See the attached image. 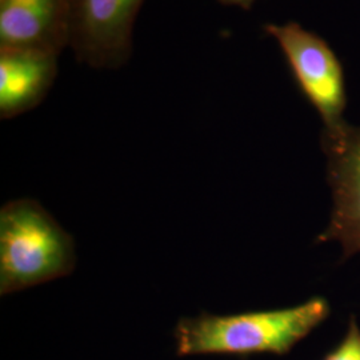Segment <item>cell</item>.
I'll use <instances>...</instances> for the list:
<instances>
[{"label":"cell","mask_w":360,"mask_h":360,"mask_svg":"<svg viewBox=\"0 0 360 360\" xmlns=\"http://www.w3.org/2000/svg\"><path fill=\"white\" fill-rule=\"evenodd\" d=\"M144 0H72L68 44L92 67L115 68L132 50V28Z\"/></svg>","instance_id":"cell-5"},{"label":"cell","mask_w":360,"mask_h":360,"mask_svg":"<svg viewBox=\"0 0 360 360\" xmlns=\"http://www.w3.org/2000/svg\"><path fill=\"white\" fill-rule=\"evenodd\" d=\"M321 143L333 211L318 242H338L347 259L360 254V126L346 120L335 129H323Z\"/></svg>","instance_id":"cell-4"},{"label":"cell","mask_w":360,"mask_h":360,"mask_svg":"<svg viewBox=\"0 0 360 360\" xmlns=\"http://www.w3.org/2000/svg\"><path fill=\"white\" fill-rule=\"evenodd\" d=\"M72 0H0V49L59 52L68 44Z\"/></svg>","instance_id":"cell-6"},{"label":"cell","mask_w":360,"mask_h":360,"mask_svg":"<svg viewBox=\"0 0 360 360\" xmlns=\"http://www.w3.org/2000/svg\"><path fill=\"white\" fill-rule=\"evenodd\" d=\"M77 264L72 236L34 199L0 210V295L68 276Z\"/></svg>","instance_id":"cell-2"},{"label":"cell","mask_w":360,"mask_h":360,"mask_svg":"<svg viewBox=\"0 0 360 360\" xmlns=\"http://www.w3.org/2000/svg\"><path fill=\"white\" fill-rule=\"evenodd\" d=\"M59 53L0 49V116L11 119L37 107L58 74Z\"/></svg>","instance_id":"cell-7"},{"label":"cell","mask_w":360,"mask_h":360,"mask_svg":"<svg viewBox=\"0 0 360 360\" xmlns=\"http://www.w3.org/2000/svg\"><path fill=\"white\" fill-rule=\"evenodd\" d=\"M328 315V300L321 296L288 309L233 315L202 312L196 318H181L176 324L174 333L176 354L179 356L285 355Z\"/></svg>","instance_id":"cell-1"},{"label":"cell","mask_w":360,"mask_h":360,"mask_svg":"<svg viewBox=\"0 0 360 360\" xmlns=\"http://www.w3.org/2000/svg\"><path fill=\"white\" fill-rule=\"evenodd\" d=\"M218 1L224 6H236L243 10H251L257 0H218Z\"/></svg>","instance_id":"cell-9"},{"label":"cell","mask_w":360,"mask_h":360,"mask_svg":"<svg viewBox=\"0 0 360 360\" xmlns=\"http://www.w3.org/2000/svg\"><path fill=\"white\" fill-rule=\"evenodd\" d=\"M323 360H360V327L354 316L348 323L343 340Z\"/></svg>","instance_id":"cell-8"},{"label":"cell","mask_w":360,"mask_h":360,"mask_svg":"<svg viewBox=\"0 0 360 360\" xmlns=\"http://www.w3.org/2000/svg\"><path fill=\"white\" fill-rule=\"evenodd\" d=\"M264 32L275 39L283 52L296 84L316 110L323 129L346 122L347 90L343 65L330 44L296 22L266 25Z\"/></svg>","instance_id":"cell-3"}]
</instances>
